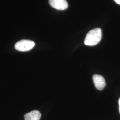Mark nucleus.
<instances>
[{
  "label": "nucleus",
  "instance_id": "nucleus-1",
  "mask_svg": "<svg viewBox=\"0 0 120 120\" xmlns=\"http://www.w3.org/2000/svg\"><path fill=\"white\" fill-rule=\"evenodd\" d=\"M102 37V31L100 28L90 30L86 36L84 43L86 45L94 46L100 41Z\"/></svg>",
  "mask_w": 120,
  "mask_h": 120
},
{
  "label": "nucleus",
  "instance_id": "nucleus-2",
  "mask_svg": "<svg viewBox=\"0 0 120 120\" xmlns=\"http://www.w3.org/2000/svg\"><path fill=\"white\" fill-rule=\"evenodd\" d=\"M35 45L34 42L29 40H22L16 43L15 48L19 51H28L31 50Z\"/></svg>",
  "mask_w": 120,
  "mask_h": 120
},
{
  "label": "nucleus",
  "instance_id": "nucleus-3",
  "mask_svg": "<svg viewBox=\"0 0 120 120\" xmlns=\"http://www.w3.org/2000/svg\"><path fill=\"white\" fill-rule=\"evenodd\" d=\"M49 2L52 7L57 10H63L68 7L66 0H49Z\"/></svg>",
  "mask_w": 120,
  "mask_h": 120
},
{
  "label": "nucleus",
  "instance_id": "nucleus-4",
  "mask_svg": "<svg viewBox=\"0 0 120 120\" xmlns=\"http://www.w3.org/2000/svg\"><path fill=\"white\" fill-rule=\"evenodd\" d=\"M93 80L96 88L98 90H102L105 86V80L101 75L94 74L93 76Z\"/></svg>",
  "mask_w": 120,
  "mask_h": 120
},
{
  "label": "nucleus",
  "instance_id": "nucleus-5",
  "mask_svg": "<svg viewBox=\"0 0 120 120\" xmlns=\"http://www.w3.org/2000/svg\"><path fill=\"white\" fill-rule=\"evenodd\" d=\"M41 114L38 110H34L26 113L24 115L25 120H40Z\"/></svg>",
  "mask_w": 120,
  "mask_h": 120
},
{
  "label": "nucleus",
  "instance_id": "nucleus-6",
  "mask_svg": "<svg viewBox=\"0 0 120 120\" xmlns=\"http://www.w3.org/2000/svg\"><path fill=\"white\" fill-rule=\"evenodd\" d=\"M117 4L120 5V0H114Z\"/></svg>",
  "mask_w": 120,
  "mask_h": 120
},
{
  "label": "nucleus",
  "instance_id": "nucleus-7",
  "mask_svg": "<svg viewBox=\"0 0 120 120\" xmlns=\"http://www.w3.org/2000/svg\"><path fill=\"white\" fill-rule=\"evenodd\" d=\"M118 103H119V112L120 113V98L118 100Z\"/></svg>",
  "mask_w": 120,
  "mask_h": 120
}]
</instances>
